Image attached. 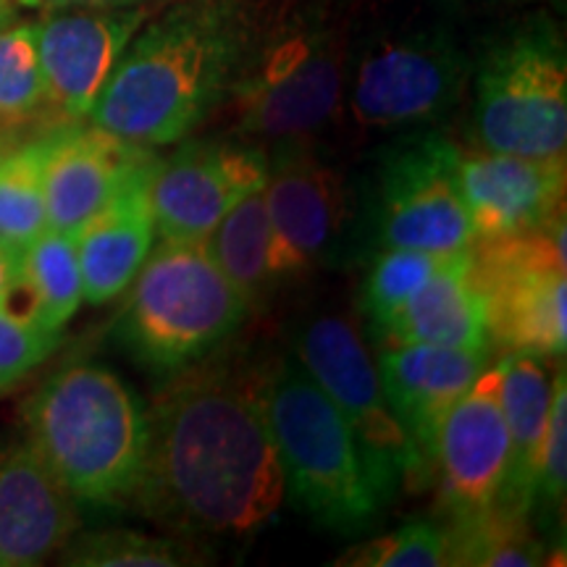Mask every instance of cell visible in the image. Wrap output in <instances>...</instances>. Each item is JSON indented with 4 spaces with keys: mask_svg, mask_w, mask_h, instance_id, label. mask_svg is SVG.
Here are the masks:
<instances>
[{
    "mask_svg": "<svg viewBox=\"0 0 567 567\" xmlns=\"http://www.w3.org/2000/svg\"><path fill=\"white\" fill-rule=\"evenodd\" d=\"M153 13V3L66 6L34 21L48 103L69 118L90 116L132 38Z\"/></svg>",
    "mask_w": 567,
    "mask_h": 567,
    "instance_id": "4fadbf2b",
    "label": "cell"
},
{
    "mask_svg": "<svg viewBox=\"0 0 567 567\" xmlns=\"http://www.w3.org/2000/svg\"><path fill=\"white\" fill-rule=\"evenodd\" d=\"M507 452L499 365H488L446 410L431 442L429 473H436L446 517L494 505L505 481Z\"/></svg>",
    "mask_w": 567,
    "mask_h": 567,
    "instance_id": "5bb4252c",
    "label": "cell"
},
{
    "mask_svg": "<svg viewBox=\"0 0 567 567\" xmlns=\"http://www.w3.org/2000/svg\"><path fill=\"white\" fill-rule=\"evenodd\" d=\"M450 565L534 567L544 563V544L530 530V517L494 505L478 513L446 517Z\"/></svg>",
    "mask_w": 567,
    "mask_h": 567,
    "instance_id": "d4e9b609",
    "label": "cell"
},
{
    "mask_svg": "<svg viewBox=\"0 0 567 567\" xmlns=\"http://www.w3.org/2000/svg\"><path fill=\"white\" fill-rule=\"evenodd\" d=\"M347 34L326 9H292L252 53L218 105L234 140L305 142L342 103Z\"/></svg>",
    "mask_w": 567,
    "mask_h": 567,
    "instance_id": "5b68a950",
    "label": "cell"
},
{
    "mask_svg": "<svg viewBox=\"0 0 567 567\" xmlns=\"http://www.w3.org/2000/svg\"><path fill=\"white\" fill-rule=\"evenodd\" d=\"M492 365V350L444 344H392L379 354L381 386L425 465L434 434L455 402Z\"/></svg>",
    "mask_w": 567,
    "mask_h": 567,
    "instance_id": "d6986e66",
    "label": "cell"
},
{
    "mask_svg": "<svg viewBox=\"0 0 567 567\" xmlns=\"http://www.w3.org/2000/svg\"><path fill=\"white\" fill-rule=\"evenodd\" d=\"M297 360L350 425L381 507L394 502L402 486L421 488L429 481V465L389 405L368 347L347 318L318 316L305 323Z\"/></svg>",
    "mask_w": 567,
    "mask_h": 567,
    "instance_id": "9c48e42d",
    "label": "cell"
},
{
    "mask_svg": "<svg viewBox=\"0 0 567 567\" xmlns=\"http://www.w3.org/2000/svg\"><path fill=\"white\" fill-rule=\"evenodd\" d=\"M51 132L0 158V247L21 252L48 229L45 163Z\"/></svg>",
    "mask_w": 567,
    "mask_h": 567,
    "instance_id": "484cf974",
    "label": "cell"
},
{
    "mask_svg": "<svg viewBox=\"0 0 567 567\" xmlns=\"http://www.w3.org/2000/svg\"><path fill=\"white\" fill-rule=\"evenodd\" d=\"M158 158H151L122 184L80 231L74 234L80 255L84 300L105 305L126 292L140 266L153 250V174Z\"/></svg>",
    "mask_w": 567,
    "mask_h": 567,
    "instance_id": "ffe728a7",
    "label": "cell"
},
{
    "mask_svg": "<svg viewBox=\"0 0 567 567\" xmlns=\"http://www.w3.org/2000/svg\"><path fill=\"white\" fill-rule=\"evenodd\" d=\"M3 124V122H0ZM11 147H9V140H6V132H3V126H0V158H3L6 153H9Z\"/></svg>",
    "mask_w": 567,
    "mask_h": 567,
    "instance_id": "d590c367",
    "label": "cell"
},
{
    "mask_svg": "<svg viewBox=\"0 0 567 567\" xmlns=\"http://www.w3.org/2000/svg\"><path fill=\"white\" fill-rule=\"evenodd\" d=\"M264 200L274 234V268L279 281L297 279L323 260L344 218V187L334 168L305 147L279 145L268 158Z\"/></svg>",
    "mask_w": 567,
    "mask_h": 567,
    "instance_id": "9a60e30c",
    "label": "cell"
},
{
    "mask_svg": "<svg viewBox=\"0 0 567 567\" xmlns=\"http://www.w3.org/2000/svg\"><path fill=\"white\" fill-rule=\"evenodd\" d=\"M565 213L534 229L473 239V281L486 302L492 347L563 358L567 347Z\"/></svg>",
    "mask_w": 567,
    "mask_h": 567,
    "instance_id": "ba28073f",
    "label": "cell"
},
{
    "mask_svg": "<svg viewBox=\"0 0 567 567\" xmlns=\"http://www.w3.org/2000/svg\"><path fill=\"white\" fill-rule=\"evenodd\" d=\"M80 528V509L30 442L0 450V567L45 563Z\"/></svg>",
    "mask_w": 567,
    "mask_h": 567,
    "instance_id": "ac0fdd59",
    "label": "cell"
},
{
    "mask_svg": "<svg viewBox=\"0 0 567 567\" xmlns=\"http://www.w3.org/2000/svg\"><path fill=\"white\" fill-rule=\"evenodd\" d=\"M292 0H176L142 24L90 111L134 145L189 137L243 74Z\"/></svg>",
    "mask_w": 567,
    "mask_h": 567,
    "instance_id": "7a4b0ae2",
    "label": "cell"
},
{
    "mask_svg": "<svg viewBox=\"0 0 567 567\" xmlns=\"http://www.w3.org/2000/svg\"><path fill=\"white\" fill-rule=\"evenodd\" d=\"M499 396L507 423V471L496 505L530 517L538 450L547 425L551 381L544 358L526 352H507L499 360Z\"/></svg>",
    "mask_w": 567,
    "mask_h": 567,
    "instance_id": "7402d4cb",
    "label": "cell"
},
{
    "mask_svg": "<svg viewBox=\"0 0 567 567\" xmlns=\"http://www.w3.org/2000/svg\"><path fill=\"white\" fill-rule=\"evenodd\" d=\"M476 145L526 158H565L567 51L549 17H530L488 42L473 80Z\"/></svg>",
    "mask_w": 567,
    "mask_h": 567,
    "instance_id": "52a82bcc",
    "label": "cell"
},
{
    "mask_svg": "<svg viewBox=\"0 0 567 567\" xmlns=\"http://www.w3.org/2000/svg\"><path fill=\"white\" fill-rule=\"evenodd\" d=\"M59 339L61 334H51L0 305V392L32 373L55 350Z\"/></svg>",
    "mask_w": 567,
    "mask_h": 567,
    "instance_id": "1f68e13d",
    "label": "cell"
},
{
    "mask_svg": "<svg viewBox=\"0 0 567 567\" xmlns=\"http://www.w3.org/2000/svg\"><path fill=\"white\" fill-rule=\"evenodd\" d=\"M260 405L292 502L318 526L360 534L381 513L352 431L297 358L258 373Z\"/></svg>",
    "mask_w": 567,
    "mask_h": 567,
    "instance_id": "277c9868",
    "label": "cell"
},
{
    "mask_svg": "<svg viewBox=\"0 0 567 567\" xmlns=\"http://www.w3.org/2000/svg\"><path fill=\"white\" fill-rule=\"evenodd\" d=\"M61 565L74 567H184L203 563L189 544L137 530H97L71 536L59 549Z\"/></svg>",
    "mask_w": 567,
    "mask_h": 567,
    "instance_id": "4316f807",
    "label": "cell"
},
{
    "mask_svg": "<svg viewBox=\"0 0 567 567\" xmlns=\"http://www.w3.org/2000/svg\"><path fill=\"white\" fill-rule=\"evenodd\" d=\"M13 17V0H0V27L9 24Z\"/></svg>",
    "mask_w": 567,
    "mask_h": 567,
    "instance_id": "e575fe53",
    "label": "cell"
},
{
    "mask_svg": "<svg viewBox=\"0 0 567 567\" xmlns=\"http://www.w3.org/2000/svg\"><path fill=\"white\" fill-rule=\"evenodd\" d=\"M17 264H19V255L6 250V247H0V302H3L6 292H9L13 276H17Z\"/></svg>",
    "mask_w": 567,
    "mask_h": 567,
    "instance_id": "836d02e7",
    "label": "cell"
},
{
    "mask_svg": "<svg viewBox=\"0 0 567 567\" xmlns=\"http://www.w3.org/2000/svg\"><path fill=\"white\" fill-rule=\"evenodd\" d=\"M147 413L132 502L187 536H243L279 513L287 484L260 405L258 373L197 363L168 375Z\"/></svg>",
    "mask_w": 567,
    "mask_h": 567,
    "instance_id": "6da1fadb",
    "label": "cell"
},
{
    "mask_svg": "<svg viewBox=\"0 0 567 567\" xmlns=\"http://www.w3.org/2000/svg\"><path fill=\"white\" fill-rule=\"evenodd\" d=\"M48 103L34 24L0 27V122H24Z\"/></svg>",
    "mask_w": 567,
    "mask_h": 567,
    "instance_id": "f1b7e54d",
    "label": "cell"
},
{
    "mask_svg": "<svg viewBox=\"0 0 567 567\" xmlns=\"http://www.w3.org/2000/svg\"><path fill=\"white\" fill-rule=\"evenodd\" d=\"M567 484V373L559 368L551 381L549 413L544 425L542 450H538L534 499L530 513L538 515L542 526L551 528L557 517H563Z\"/></svg>",
    "mask_w": 567,
    "mask_h": 567,
    "instance_id": "f546056e",
    "label": "cell"
},
{
    "mask_svg": "<svg viewBox=\"0 0 567 567\" xmlns=\"http://www.w3.org/2000/svg\"><path fill=\"white\" fill-rule=\"evenodd\" d=\"M384 334L392 344H444L492 350L486 302L473 281L471 247L446 258L392 318Z\"/></svg>",
    "mask_w": 567,
    "mask_h": 567,
    "instance_id": "44dd1931",
    "label": "cell"
},
{
    "mask_svg": "<svg viewBox=\"0 0 567 567\" xmlns=\"http://www.w3.org/2000/svg\"><path fill=\"white\" fill-rule=\"evenodd\" d=\"M126 289L118 337L134 363L161 379L208 360L250 313L205 243L163 239Z\"/></svg>",
    "mask_w": 567,
    "mask_h": 567,
    "instance_id": "8992f818",
    "label": "cell"
},
{
    "mask_svg": "<svg viewBox=\"0 0 567 567\" xmlns=\"http://www.w3.org/2000/svg\"><path fill=\"white\" fill-rule=\"evenodd\" d=\"M337 565L350 567H444L450 565V542L444 526L408 523L392 534L347 549Z\"/></svg>",
    "mask_w": 567,
    "mask_h": 567,
    "instance_id": "4dcf8cb0",
    "label": "cell"
},
{
    "mask_svg": "<svg viewBox=\"0 0 567 567\" xmlns=\"http://www.w3.org/2000/svg\"><path fill=\"white\" fill-rule=\"evenodd\" d=\"M268 155L245 140H189L158 161L151 200L155 234L168 243H205L234 205L260 193Z\"/></svg>",
    "mask_w": 567,
    "mask_h": 567,
    "instance_id": "7c38bea8",
    "label": "cell"
},
{
    "mask_svg": "<svg viewBox=\"0 0 567 567\" xmlns=\"http://www.w3.org/2000/svg\"><path fill=\"white\" fill-rule=\"evenodd\" d=\"M24 9H40V11H53V9H66V6H118V3H155V0H17ZM163 3V0H158Z\"/></svg>",
    "mask_w": 567,
    "mask_h": 567,
    "instance_id": "d6a6232c",
    "label": "cell"
},
{
    "mask_svg": "<svg viewBox=\"0 0 567 567\" xmlns=\"http://www.w3.org/2000/svg\"><path fill=\"white\" fill-rule=\"evenodd\" d=\"M471 69L467 53L446 30H415L375 42L354 69V118L375 130L436 122L463 97Z\"/></svg>",
    "mask_w": 567,
    "mask_h": 567,
    "instance_id": "8fae6325",
    "label": "cell"
},
{
    "mask_svg": "<svg viewBox=\"0 0 567 567\" xmlns=\"http://www.w3.org/2000/svg\"><path fill=\"white\" fill-rule=\"evenodd\" d=\"M446 258L450 255L408 250V247L381 250L363 284V310L375 329L384 331L410 302V297L446 264Z\"/></svg>",
    "mask_w": 567,
    "mask_h": 567,
    "instance_id": "83f0119b",
    "label": "cell"
},
{
    "mask_svg": "<svg viewBox=\"0 0 567 567\" xmlns=\"http://www.w3.org/2000/svg\"><path fill=\"white\" fill-rule=\"evenodd\" d=\"M82 302L84 287L74 234L45 229L19 252L17 276L0 305L51 334H61Z\"/></svg>",
    "mask_w": 567,
    "mask_h": 567,
    "instance_id": "603a6c76",
    "label": "cell"
},
{
    "mask_svg": "<svg viewBox=\"0 0 567 567\" xmlns=\"http://www.w3.org/2000/svg\"><path fill=\"white\" fill-rule=\"evenodd\" d=\"M27 442L76 502L113 507L137 488L147 413L130 386L103 365L53 373L24 405Z\"/></svg>",
    "mask_w": 567,
    "mask_h": 567,
    "instance_id": "3957f363",
    "label": "cell"
},
{
    "mask_svg": "<svg viewBox=\"0 0 567 567\" xmlns=\"http://www.w3.org/2000/svg\"><path fill=\"white\" fill-rule=\"evenodd\" d=\"M457 184L476 239L534 229L565 208V158L457 145Z\"/></svg>",
    "mask_w": 567,
    "mask_h": 567,
    "instance_id": "2e32d148",
    "label": "cell"
},
{
    "mask_svg": "<svg viewBox=\"0 0 567 567\" xmlns=\"http://www.w3.org/2000/svg\"><path fill=\"white\" fill-rule=\"evenodd\" d=\"M375 243L452 255L476 239L457 184V145L439 132L394 142L373 176Z\"/></svg>",
    "mask_w": 567,
    "mask_h": 567,
    "instance_id": "30bf717a",
    "label": "cell"
},
{
    "mask_svg": "<svg viewBox=\"0 0 567 567\" xmlns=\"http://www.w3.org/2000/svg\"><path fill=\"white\" fill-rule=\"evenodd\" d=\"M153 147L134 145L97 126H63L51 132L45 163L48 229L76 234L122 189Z\"/></svg>",
    "mask_w": 567,
    "mask_h": 567,
    "instance_id": "e0dca14e",
    "label": "cell"
},
{
    "mask_svg": "<svg viewBox=\"0 0 567 567\" xmlns=\"http://www.w3.org/2000/svg\"><path fill=\"white\" fill-rule=\"evenodd\" d=\"M213 264L245 297L250 308H258L279 287L274 268V234L264 200V189L245 197L218 221L205 239Z\"/></svg>",
    "mask_w": 567,
    "mask_h": 567,
    "instance_id": "cb8c5ba5",
    "label": "cell"
}]
</instances>
